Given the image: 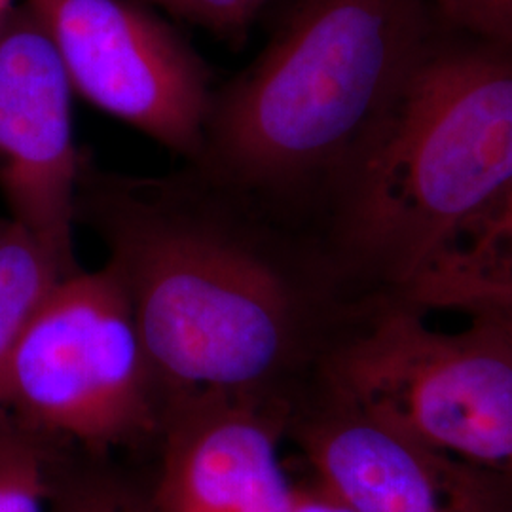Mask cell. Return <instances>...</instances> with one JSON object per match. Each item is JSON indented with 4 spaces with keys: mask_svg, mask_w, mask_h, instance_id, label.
I'll use <instances>...</instances> for the list:
<instances>
[{
    "mask_svg": "<svg viewBox=\"0 0 512 512\" xmlns=\"http://www.w3.org/2000/svg\"><path fill=\"white\" fill-rule=\"evenodd\" d=\"M203 186L80 175L76 211L109 239L152 372L239 391L264 382L293 338V298L234 217L230 194Z\"/></svg>",
    "mask_w": 512,
    "mask_h": 512,
    "instance_id": "cell-1",
    "label": "cell"
},
{
    "mask_svg": "<svg viewBox=\"0 0 512 512\" xmlns=\"http://www.w3.org/2000/svg\"><path fill=\"white\" fill-rule=\"evenodd\" d=\"M433 44L425 0H294L262 54L213 90L202 179L251 196L336 177Z\"/></svg>",
    "mask_w": 512,
    "mask_h": 512,
    "instance_id": "cell-2",
    "label": "cell"
},
{
    "mask_svg": "<svg viewBox=\"0 0 512 512\" xmlns=\"http://www.w3.org/2000/svg\"><path fill=\"white\" fill-rule=\"evenodd\" d=\"M334 179L357 247L431 272L512 196V50L435 42Z\"/></svg>",
    "mask_w": 512,
    "mask_h": 512,
    "instance_id": "cell-3",
    "label": "cell"
},
{
    "mask_svg": "<svg viewBox=\"0 0 512 512\" xmlns=\"http://www.w3.org/2000/svg\"><path fill=\"white\" fill-rule=\"evenodd\" d=\"M334 376L351 408L512 482V325L446 334L391 313Z\"/></svg>",
    "mask_w": 512,
    "mask_h": 512,
    "instance_id": "cell-4",
    "label": "cell"
},
{
    "mask_svg": "<svg viewBox=\"0 0 512 512\" xmlns=\"http://www.w3.org/2000/svg\"><path fill=\"white\" fill-rule=\"evenodd\" d=\"M150 374L126 287L107 264L63 277L14 353L6 403L38 429L105 446L154 423Z\"/></svg>",
    "mask_w": 512,
    "mask_h": 512,
    "instance_id": "cell-5",
    "label": "cell"
},
{
    "mask_svg": "<svg viewBox=\"0 0 512 512\" xmlns=\"http://www.w3.org/2000/svg\"><path fill=\"white\" fill-rule=\"evenodd\" d=\"M74 92L192 162L211 105V71L137 0H25Z\"/></svg>",
    "mask_w": 512,
    "mask_h": 512,
    "instance_id": "cell-6",
    "label": "cell"
},
{
    "mask_svg": "<svg viewBox=\"0 0 512 512\" xmlns=\"http://www.w3.org/2000/svg\"><path fill=\"white\" fill-rule=\"evenodd\" d=\"M73 86L27 6L0 27V192L10 219L78 272L73 228L82 158L74 145Z\"/></svg>",
    "mask_w": 512,
    "mask_h": 512,
    "instance_id": "cell-7",
    "label": "cell"
},
{
    "mask_svg": "<svg viewBox=\"0 0 512 512\" xmlns=\"http://www.w3.org/2000/svg\"><path fill=\"white\" fill-rule=\"evenodd\" d=\"M304 446L319 488L351 512H512L499 484L507 478L351 406L315 425Z\"/></svg>",
    "mask_w": 512,
    "mask_h": 512,
    "instance_id": "cell-8",
    "label": "cell"
},
{
    "mask_svg": "<svg viewBox=\"0 0 512 512\" xmlns=\"http://www.w3.org/2000/svg\"><path fill=\"white\" fill-rule=\"evenodd\" d=\"M274 431L251 410L198 412L171 435L158 512H238L279 469Z\"/></svg>",
    "mask_w": 512,
    "mask_h": 512,
    "instance_id": "cell-9",
    "label": "cell"
},
{
    "mask_svg": "<svg viewBox=\"0 0 512 512\" xmlns=\"http://www.w3.org/2000/svg\"><path fill=\"white\" fill-rule=\"evenodd\" d=\"M67 277L37 238L12 219H0V416L14 353L38 310Z\"/></svg>",
    "mask_w": 512,
    "mask_h": 512,
    "instance_id": "cell-10",
    "label": "cell"
},
{
    "mask_svg": "<svg viewBox=\"0 0 512 512\" xmlns=\"http://www.w3.org/2000/svg\"><path fill=\"white\" fill-rule=\"evenodd\" d=\"M0 416V512H44V476L37 452L4 431Z\"/></svg>",
    "mask_w": 512,
    "mask_h": 512,
    "instance_id": "cell-11",
    "label": "cell"
},
{
    "mask_svg": "<svg viewBox=\"0 0 512 512\" xmlns=\"http://www.w3.org/2000/svg\"><path fill=\"white\" fill-rule=\"evenodd\" d=\"M239 46L270 0H137Z\"/></svg>",
    "mask_w": 512,
    "mask_h": 512,
    "instance_id": "cell-12",
    "label": "cell"
},
{
    "mask_svg": "<svg viewBox=\"0 0 512 512\" xmlns=\"http://www.w3.org/2000/svg\"><path fill=\"white\" fill-rule=\"evenodd\" d=\"M448 25L476 42L512 50V0H425Z\"/></svg>",
    "mask_w": 512,
    "mask_h": 512,
    "instance_id": "cell-13",
    "label": "cell"
},
{
    "mask_svg": "<svg viewBox=\"0 0 512 512\" xmlns=\"http://www.w3.org/2000/svg\"><path fill=\"white\" fill-rule=\"evenodd\" d=\"M465 238L471 239V245L463 255L458 256V270L461 272H471L499 256L511 258L512 196L495 211L494 215L480 222Z\"/></svg>",
    "mask_w": 512,
    "mask_h": 512,
    "instance_id": "cell-14",
    "label": "cell"
},
{
    "mask_svg": "<svg viewBox=\"0 0 512 512\" xmlns=\"http://www.w3.org/2000/svg\"><path fill=\"white\" fill-rule=\"evenodd\" d=\"M293 512H351L340 501L330 497L321 488L317 490H296L294 488Z\"/></svg>",
    "mask_w": 512,
    "mask_h": 512,
    "instance_id": "cell-15",
    "label": "cell"
},
{
    "mask_svg": "<svg viewBox=\"0 0 512 512\" xmlns=\"http://www.w3.org/2000/svg\"><path fill=\"white\" fill-rule=\"evenodd\" d=\"M65 512H126L118 509L112 503H105V501H86V503H78L73 509Z\"/></svg>",
    "mask_w": 512,
    "mask_h": 512,
    "instance_id": "cell-16",
    "label": "cell"
},
{
    "mask_svg": "<svg viewBox=\"0 0 512 512\" xmlns=\"http://www.w3.org/2000/svg\"><path fill=\"white\" fill-rule=\"evenodd\" d=\"M12 10H14L12 0H0V27H2V23L6 21V18L10 16Z\"/></svg>",
    "mask_w": 512,
    "mask_h": 512,
    "instance_id": "cell-17",
    "label": "cell"
}]
</instances>
